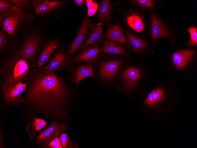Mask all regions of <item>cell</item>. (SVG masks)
Instances as JSON below:
<instances>
[{
    "label": "cell",
    "instance_id": "15",
    "mask_svg": "<svg viewBox=\"0 0 197 148\" xmlns=\"http://www.w3.org/2000/svg\"><path fill=\"white\" fill-rule=\"evenodd\" d=\"M142 76L140 71L136 68L129 67L124 70L121 76L123 84L128 90H132Z\"/></svg>",
    "mask_w": 197,
    "mask_h": 148
},
{
    "label": "cell",
    "instance_id": "6",
    "mask_svg": "<svg viewBox=\"0 0 197 148\" xmlns=\"http://www.w3.org/2000/svg\"><path fill=\"white\" fill-rule=\"evenodd\" d=\"M101 54L93 66L95 78L97 77L106 82L114 78L122 64V61L108 58L107 55Z\"/></svg>",
    "mask_w": 197,
    "mask_h": 148
},
{
    "label": "cell",
    "instance_id": "14",
    "mask_svg": "<svg viewBox=\"0 0 197 148\" xmlns=\"http://www.w3.org/2000/svg\"><path fill=\"white\" fill-rule=\"evenodd\" d=\"M99 52L98 47L84 46L79 52L74 55L73 58L77 64L86 62L88 65H93L98 59Z\"/></svg>",
    "mask_w": 197,
    "mask_h": 148
},
{
    "label": "cell",
    "instance_id": "29",
    "mask_svg": "<svg viewBox=\"0 0 197 148\" xmlns=\"http://www.w3.org/2000/svg\"><path fill=\"white\" fill-rule=\"evenodd\" d=\"M58 137L63 148H72L70 139L66 133H61Z\"/></svg>",
    "mask_w": 197,
    "mask_h": 148
},
{
    "label": "cell",
    "instance_id": "9",
    "mask_svg": "<svg viewBox=\"0 0 197 148\" xmlns=\"http://www.w3.org/2000/svg\"><path fill=\"white\" fill-rule=\"evenodd\" d=\"M27 82L20 81L12 84L5 92L1 94V102L0 107H4V110L11 107L19 106L22 102L21 96L25 91Z\"/></svg>",
    "mask_w": 197,
    "mask_h": 148
},
{
    "label": "cell",
    "instance_id": "23",
    "mask_svg": "<svg viewBox=\"0 0 197 148\" xmlns=\"http://www.w3.org/2000/svg\"><path fill=\"white\" fill-rule=\"evenodd\" d=\"M15 4L14 6L21 10L33 15L37 21L42 22L40 16L37 14L29 0H12Z\"/></svg>",
    "mask_w": 197,
    "mask_h": 148
},
{
    "label": "cell",
    "instance_id": "1",
    "mask_svg": "<svg viewBox=\"0 0 197 148\" xmlns=\"http://www.w3.org/2000/svg\"><path fill=\"white\" fill-rule=\"evenodd\" d=\"M19 106L20 114L28 121L34 117L65 120L70 116L68 110L73 103L71 87L53 70L34 68Z\"/></svg>",
    "mask_w": 197,
    "mask_h": 148
},
{
    "label": "cell",
    "instance_id": "33",
    "mask_svg": "<svg viewBox=\"0 0 197 148\" xmlns=\"http://www.w3.org/2000/svg\"><path fill=\"white\" fill-rule=\"evenodd\" d=\"M95 1L92 0H86V5L88 8L92 7Z\"/></svg>",
    "mask_w": 197,
    "mask_h": 148
},
{
    "label": "cell",
    "instance_id": "5",
    "mask_svg": "<svg viewBox=\"0 0 197 148\" xmlns=\"http://www.w3.org/2000/svg\"><path fill=\"white\" fill-rule=\"evenodd\" d=\"M36 13L41 17L42 23L49 24L50 18L58 17L70 3V0H29Z\"/></svg>",
    "mask_w": 197,
    "mask_h": 148
},
{
    "label": "cell",
    "instance_id": "34",
    "mask_svg": "<svg viewBox=\"0 0 197 148\" xmlns=\"http://www.w3.org/2000/svg\"><path fill=\"white\" fill-rule=\"evenodd\" d=\"M75 3L80 6H81L86 2L85 0H74Z\"/></svg>",
    "mask_w": 197,
    "mask_h": 148
},
{
    "label": "cell",
    "instance_id": "2",
    "mask_svg": "<svg viewBox=\"0 0 197 148\" xmlns=\"http://www.w3.org/2000/svg\"><path fill=\"white\" fill-rule=\"evenodd\" d=\"M37 68L36 60L25 57L17 48L12 55L0 58V91L1 94L13 84L20 81L26 82L31 70Z\"/></svg>",
    "mask_w": 197,
    "mask_h": 148
},
{
    "label": "cell",
    "instance_id": "27",
    "mask_svg": "<svg viewBox=\"0 0 197 148\" xmlns=\"http://www.w3.org/2000/svg\"><path fill=\"white\" fill-rule=\"evenodd\" d=\"M15 6L12 0H0V15L4 14Z\"/></svg>",
    "mask_w": 197,
    "mask_h": 148
},
{
    "label": "cell",
    "instance_id": "32",
    "mask_svg": "<svg viewBox=\"0 0 197 148\" xmlns=\"http://www.w3.org/2000/svg\"><path fill=\"white\" fill-rule=\"evenodd\" d=\"M98 6V3L95 1L93 6L88 9L87 14L89 17L93 16L96 13Z\"/></svg>",
    "mask_w": 197,
    "mask_h": 148
},
{
    "label": "cell",
    "instance_id": "3",
    "mask_svg": "<svg viewBox=\"0 0 197 148\" xmlns=\"http://www.w3.org/2000/svg\"><path fill=\"white\" fill-rule=\"evenodd\" d=\"M35 19L33 15L14 6L4 14L1 29L9 38V54H14L20 40L33 27Z\"/></svg>",
    "mask_w": 197,
    "mask_h": 148
},
{
    "label": "cell",
    "instance_id": "24",
    "mask_svg": "<svg viewBox=\"0 0 197 148\" xmlns=\"http://www.w3.org/2000/svg\"><path fill=\"white\" fill-rule=\"evenodd\" d=\"M128 25L132 29L138 32H141L143 30L144 25L140 17L136 14L128 15L126 19Z\"/></svg>",
    "mask_w": 197,
    "mask_h": 148
},
{
    "label": "cell",
    "instance_id": "19",
    "mask_svg": "<svg viewBox=\"0 0 197 148\" xmlns=\"http://www.w3.org/2000/svg\"><path fill=\"white\" fill-rule=\"evenodd\" d=\"M193 50H184L174 53L172 56V61L174 64L178 68H182L194 54Z\"/></svg>",
    "mask_w": 197,
    "mask_h": 148
},
{
    "label": "cell",
    "instance_id": "18",
    "mask_svg": "<svg viewBox=\"0 0 197 148\" xmlns=\"http://www.w3.org/2000/svg\"><path fill=\"white\" fill-rule=\"evenodd\" d=\"M99 50L101 54L121 55L124 56L126 55V50L121 43L111 40H105Z\"/></svg>",
    "mask_w": 197,
    "mask_h": 148
},
{
    "label": "cell",
    "instance_id": "28",
    "mask_svg": "<svg viewBox=\"0 0 197 148\" xmlns=\"http://www.w3.org/2000/svg\"><path fill=\"white\" fill-rule=\"evenodd\" d=\"M191 35V38L187 42V46H193L197 44V29L196 27H192L188 29Z\"/></svg>",
    "mask_w": 197,
    "mask_h": 148
},
{
    "label": "cell",
    "instance_id": "21",
    "mask_svg": "<svg viewBox=\"0 0 197 148\" xmlns=\"http://www.w3.org/2000/svg\"><path fill=\"white\" fill-rule=\"evenodd\" d=\"M124 29L127 35L126 43L129 48L136 53L141 52L146 47V43L125 29Z\"/></svg>",
    "mask_w": 197,
    "mask_h": 148
},
{
    "label": "cell",
    "instance_id": "12",
    "mask_svg": "<svg viewBox=\"0 0 197 148\" xmlns=\"http://www.w3.org/2000/svg\"><path fill=\"white\" fill-rule=\"evenodd\" d=\"M67 77L70 83L77 86L81 80L87 77L94 78L93 66L87 64H77L73 69L68 71Z\"/></svg>",
    "mask_w": 197,
    "mask_h": 148
},
{
    "label": "cell",
    "instance_id": "30",
    "mask_svg": "<svg viewBox=\"0 0 197 148\" xmlns=\"http://www.w3.org/2000/svg\"><path fill=\"white\" fill-rule=\"evenodd\" d=\"M133 2L144 8L154 7V4L152 1L150 0H136L132 1Z\"/></svg>",
    "mask_w": 197,
    "mask_h": 148
},
{
    "label": "cell",
    "instance_id": "7",
    "mask_svg": "<svg viewBox=\"0 0 197 148\" xmlns=\"http://www.w3.org/2000/svg\"><path fill=\"white\" fill-rule=\"evenodd\" d=\"M49 62L43 68L49 70L69 71L77 64L69 51L64 47L57 50L49 60Z\"/></svg>",
    "mask_w": 197,
    "mask_h": 148
},
{
    "label": "cell",
    "instance_id": "35",
    "mask_svg": "<svg viewBox=\"0 0 197 148\" xmlns=\"http://www.w3.org/2000/svg\"><path fill=\"white\" fill-rule=\"evenodd\" d=\"M0 148H4L3 145V138L2 137L1 135V128L0 127Z\"/></svg>",
    "mask_w": 197,
    "mask_h": 148
},
{
    "label": "cell",
    "instance_id": "8",
    "mask_svg": "<svg viewBox=\"0 0 197 148\" xmlns=\"http://www.w3.org/2000/svg\"><path fill=\"white\" fill-rule=\"evenodd\" d=\"M70 120L68 118L62 122L52 121L50 126L44 130L37 137L35 140L36 144L39 148H47L51 140L60 134L70 129L68 123Z\"/></svg>",
    "mask_w": 197,
    "mask_h": 148
},
{
    "label": "cell",
    "instance_id": "13",
    "mask_svg": "<svg viewBox=\"0 0 197 148\" xmlns=\"http://www.w3.org/2000/svg\"><path fill=\"white\" fill-rule=\"evenodd\" d=\"M104 25L102 22L96 25L93 23L90 24L88 31V37L84 43V46L90 45L92 47L99 48L104 45L106 39L103 31Z\"/></svg>",
    "mask_w": 197,
    "mask_h": 148
},
{
    "label": "cell",
    "instance_id": "4",
    "mask_svg": "<svg viewBox=\"0 0 197 148\" xmlns=\"http://www.w3.org/2000/svg\"><path fill=\"white\" fill-rule=\"evenodd\" d=\"M46 29V25L37 20L20 40L17 48L25 57L32 61L36 60L47 38Z\"/></svg>",
    "mask_w": 197,
    "mask_h": 148
},
{
    "label": "cell",
    "instance_id": "16",
    "mask_svg": "<svg viewBox=\"0 0 197 148\" xmlns=\"http://www.w3.org/2000/svg\"><path fill=\"white\" fill-rule=\"evenodd\" d=\"M105 38L109 40L125 44L126 37L123 29L119 26L111 23L106 25Z\"/></svg>",
    "mask_w": 197,
    "mask_h": 148
},
{
    "label": "cell",
    "instance_id": "36",
    "mask_svg": "<svg viewBox=\"0 0 197 148\" xmlns=\"http://www.w3.org/2000/svg\"><path fill=\"white\" fill-rule=\"evenodd\" d=\"M109 1L110 0H101L98 3L99 5L104 4L108 3Z\"/></svg>",
    "mask_w": 197,
    "mask_h": 148
},
{
    "label": "cell",
    "instance_id": "17",
    "mask_svg": "<svg viewBox=\"0 0 197 148\" xmlns=\"http://www.w3.org/2000/svg\"><path fill=\"white\" fill-rule=\"evenodd\" d=\"M151 17L152 22L151 34L152 42L162 37H166L170 39L168 32L157 16L152 14H151Z\"/></svg>",
    "mask_w": 197,
    "mask_h": 148
},
{
    "label": "cell",
    "instance_id": "20",
    "mask_svg": "<svg viewBox=\"0 0 197 148\" xmlns=\"http://www.w3.org/2000/svg\"><path fill=\"white\" fill-rule=\"evenodd\" d=\"M47 124L46 121L40 118L34 117L29 120L27 121L26 130L30 139H33L37 133Z\"/></svg>",
    "mask_w": 197,
    "mask_h": 148
},
{
    "label": "cell",
    "instance_id": "25",
    "mask_svg": "<svg viewBox=\"0 0 197 148\" xmlns=\"http://www.w3.org/2000/svg\"><path fill=\"white\" fill-rule=\"evenodd\" d=\"M10 42L7 34L2 29L0 30V56H4L9 53Z\"/></svg>",
    "mask_w": 197,
    "mask_h": 148
},
{
    "label": "cell",
    "instance_id": "22",
    "mask_svg": "<svg viewBox=\"0 0 197 148\" xmlns=\"http://www.w3.org/2000/svg\"><path fill=\"white\" fill-rule=\"evenodd\" d=\"M112 9L110 1L106 4L100 5L96 17L104 25L110 23L113 20Z\"/></svg>",
    "mask_w": 197,
    "mask_h": 148
},
{
    "label": "cell",
    "instance_id": "31",
    "mask_svg": "<svg viewBox=\"0 0 197 148\" xmlns=\"http://www.w3.org/2000/svg\"><path fill=\"white\" fill-rule=\"evenodd\" d=\"M47 148H63L58 136H56L50 141L48 145Z\"/></svg>",
    "mask_w": 197,
    "mask_h": 148
},
{
    "label": "cell",
    "instance_id": "26",
    "mask_svg": "<svg viewBox=\"0 0 197 148\" xmlns=\"http://www.w3.org/2000/svg\"><path fill=\"white\" fill-rule=\"evenodd\" d=\"M164 92V90L161 89L153 90L148 95L145 102V104L150 106L154 104L162 98Z\"/></svg>",
    "mask_w": 197,
    "mask_h": 148
},
{
    "label": "cell",
    "instance_id": "11",
    "mask_svg": "<svg viewBox=\"0 0 197 148\" xmlns=\"http://www.w3.org/2000/svg\"><path fill=\"white\" fill-rule=\"evenodd\" d=\"M91 19L85 17L79 26L78 32L73 40L65 45L69 48V51L73 56L76 53L79 52L84 46V42L88 35L89 27Z\"/></svg>",
    "mask_w": 197,
    "mask_h": 148
},
{
    "label": "cell",
    "instance_id": "10",
    "mask_svg": "<svg viewBox=\"0 0 197 148\" xmlns=\"http://www.w3.org/2000/svg\"><path fill=\"white\" fill-rule=\"evenodd\" d=\"M63 35V31L55 38H53L51 36L47 38L36 59L37 68H42L49 61L52 54L58 50L64 47L62 42Z\"/></svg>",
    "mask_w": 197,
    "mask_h": 148
}]
</instances>
